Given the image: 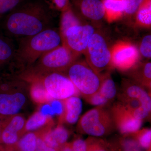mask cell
I'll return each mask as SVG.
<instances>
[{"label":"cell","mask_w":151,"mask_h":151,"mask_svg":"<svg viewBox=\"0 0 151 151\" xmlns=\"http://www.w3.org/2000/svg\"><path fill=\"white\" fill-rule=\"evenodd\" d=\"M24 0H0V18L9 13Z\"/></svg>","instance_id":"cell-29"},{"label":"cell","mask_w":151,"mask_h":151,"mask_svg":"<svg viewBox=\"0 0 151 151\" xmlns=\"http://www.w3.org/2000/svg\"><path fill=\"white\" fill-rule=\"evenodd\" d=\"M96 106L84 113L76 126L77 132L82 134L101 137L113 133L115 129L110 108Z\"/></svg>","instance_id":"cell-5"},{"label":"cell","mask_w":151,"mask_h":151,"mask_svg":"<svg viewBox=\"0 0 151 151\" xmlns=\"http://www.w3.org/2000/svg\"><path fill=\"white\" fill-rule=\"evenodd\" d=\"M112 67L127 71L137 63L139 52L137 48L129 43L116 44L111 50Z\"/></svg>","instance_id":"cell-10"},{"label":"cell","mask_w":151,"mask_h":151,"mask_svg":"<svg viewBox=\"0 0 151 151\" xmlns=\"http://www.w3.org/2000/svg\"><path fill=\"white\" fill-rule=\"evenodd\" d=\"M26 120L21 114L11 116L3 129L1 145L4 146L15 145L24 134Z\"/></svg>","instance_id":"cell-12"},{"label":"cell","mask_w":151,"mask_h":151,"mask_svg":"<svg viewBox=\"0 0 151 151\" xmlns=\"http://www.w3.org/2000/svg\"><path fill=\"white\" fill-rule=\"evenodd\" d=\"M2 146L3 151H19L17 150L15 145L12 146Z\"/></svg>","instance_id":"cell-37"},{"label":"cell","mask_w":151,"mask_h":151,"mask_svg":"<svg viewBox=\"0 0 151 151\" xmlns=\"http://www.w3.org/2000/svg\"><path fill=\"white\" fill-rule=\"evenodd\" d=\"M122 135L108 141L110 151H142L134 139L127 135Z\"/></svg>","instance_id":"cell-20"},{"label":"cell","mask_w":151,"mask_h":151,"mask_svg":"<svg viewBox=\"0 0 151 151\" xmlns=\"http://www.w3.org/2000/svg\"><path fill=\"white\" fill-rule=\"evenodd\" d=\"M30 83L18 74L0 78V115L19 114L27 104Z\"/></svg>","instance_id":"cell-3"},{"label":"cell","mask_w":151,"mask_h":151,"mask_svg":"<svg viewBox=\"0 0 151 151\" xmlns=\"http://www.w3.org/2000/svg\"><path fill=\"white\" fill-rule=\"evenodd\" d=\"M98 92L111 103L117 96L116 84L110 73H106L103 75L102 82Z\"/></svg>","instance_id":"cell-22"},{"label":"cell","mask_w":151,"mask_h":151,"mask_svg":"<svg viewBox=\"0 0 151 151\" xmlns=\"http://www.w3.org/2000/svg\"><path fill=\"white\" fill-rule=\"evenodd\" d=\"M140 51L143 56L150 58L151 57V36H145L142 39L140 47Z\"/></svg>","instance_id":"cell-32"},{"label":"cell","mask_w":151,"mask_h":151,"mask_svg":"<svg viewBox=\"0 0 151 151\" xmlns=\"http://www.w3.org/2000/svg\"><path fill=\"white\" fill-rule=\"evenodd\" d=\"M58 151H73L70 142H66L58 149Z\"/></svg>","instance_id":"cell-36"},{"label":"cell","mask_w":151,"mask_h":151,"mask_svg":"<svg viewBox=\"0 0 151 151\" xmlns=\"http://www.w3.org/2000/svg\"><path fill=\"white\" fill-rule=\"evenodd\" d=\"M37 134V143L35 151H58V149L53 148L47 146L38 134V132Z\"/></svg>","instance_id":"cell-34"},{"label":"cell","mask_w":151,"mask_h":151,"mask_svg":"<svg viewBox=\"0 0 151 151\" xmlns=\"http://www.w3.org/2000/svg\"><path fill=\"white\" fill-rule=\"evenodd\" d=\"M38 134L49 147L58 149L67 142L69 138L68 131L63 126L58 125L54 129L47 127L37 131Z\"/></svg>","instance_id":"cell-14"},{"label":"cell","mask_w":151,"mask_h":151,"mask_svg":"<svg viewBox=\"0 0 151 151\" xmlns=\"http://www.w3.org/2000/svg\"><path fill=\"white\" fill-rule=\"evenodd\" d=\"M50 10L40 2L20 4L7 15L4 29L8 35L17 39L35 35L51 28Z\"/></svg>","instance_id":"cell-1"},{"label":"cell","mask_w":151,"mask_h":151,"mask_svg":"<svg viewBox=\"0 0 151 151\" xmlns=\"http://www.w3.org/2000/svg\"><path fill=\"white\" fill-rule=\"evenodd\" d=\"M95 32L89 24L76 25L69 28L61 37L62 44L79 56L84 53L89 40Z\"/></svg>","instance_id":"cell-9"},{"label":"cell","mask_w":151,"mask_h":151,"mask_svg":"<svg viewBox=\"0 0 151 151\" xmlns=\"http://www.w3.org/2000/svg\"><path fill=\"white\" fill-rule=\"evenodd\" d=\"M38 78L40 79L47 92L54 100L62 101L80 94L72 81L64 73L54 72Z\"/></svg>","instance_id":"cell-8"},{"label":"cell","mask_w":151,"mask_h":151,"mask_svg":"<svg viewBox=\"0 0 151 151\" xmlns=\"http://www.w3.org/2000/svg\"><path fill=\"white\" fill-rule=\"evenodd\" d=\"M84 99L89 104L96 106L102 105L109 106L111 103L105 97H103L98 91L92 95L85 97Z\"/></svg>","instance_id":"cell-30"},{"label":"cell","mask_w":151,"mask_h":151,"mask_svg":"<svg viewBox=\"0 0 151 151\" xmlns=\"http://www.w3.org/2000/svg\"><path fill=\"white\" fill-rule=\"evenodd\" d=\"M53 121L51 116L42 111H37L26 120L25 133L35 132L47 127H52Z\"/></svg>","instance_id":"cell-18"},{"label":"cell","mask_w":151,"mask_h":151,"mask_svg":"<svg viewBox=\"0 0 151 151\" xmlns=\"http://www.w3.org/2000/svg\"><path fill=\"white\" fill-rule=\"evenodd\" d=\"M16 49L11 42L0 37V67L12 63Z\"/></svg>","instance_id":"cell-25"},{"label":"cell","mask_w":151,"mask_h":151,"mask_svg":"<svg viewBox=\"0 0 151 151\" xmlns=\"http://www.w3.org/2000/svg\"><path fill=\"white\" fill-rule=\"evenodd\" d=\"M37 138V131L28 132L22 136L15 146L19 151H35Z\"/></svg>","instance_id":"cell-24"},{"label":"cell","mask_w":151,"mask_h":151,"mask_svg":"<svg viewBox=\"0 0 151 151\" xmlns=\"http://www.w3.org/2000/svg\"><path fill=\"white\" fill-rule=\"evenodd\" d=\"M84 98L99 91L103 75L97 74L86 62L76 60L64 73Z\"/></svg>","instance_id":"cell-6"},{"label":"cell","mask_w":151,"mask_h":151,"mask_svg":"<svg viewBox=\"0 0 151 151\" xmlns=\"http://www.w3.org/2000/svg\"><path fill=\"white\" fill-rule=\"evenodd\" d=\"M11 116H5L0 115V145L1 142V137L4 127L6 123Z\"/></svg>","instance_id":"cell-35"},{"label":"cell","mask_w":151,"mask_h":151,"mask_svg":"<svg viewBox=\"0 0 151 151\" xmlns=\"http://www.w3.org/2000/svg\"><path fill=\"white\" fill-rule=\"evenodd\" d=\"M85 141L86 151H110L108 141L101 137L89 136Z\"/></svg>","instance_id":"cell-28"},{"label":"cell","mask_w":151,"mask_h":151,"mask_svg":"<svg viewBox=\"0 0 151 151\" xmlns=\"http://www.w3.org/2000/svg\"><path fill=\"white\" fill-rule=\"evenodd\" d=\"M54 1V0H44L45 4H46L48 6L50 4Z\"/></svg>","instance_id":"cell-38"},{"label":"cell","mask_w":151,"mask_h":151,"mask_svg":"<svg viewBox=\"0 0 151 151\" xmlns=\"http://www.w3.org/2000/svg\"><path fill=\"white\" fill-rule=\"evenodd\" d=\"M18 39V47L12 63L19 70L18 74L30 67L45 53L62 45L59 32L51 28Z\"/></svg>","instance_id":"cell-2"},{"label":"cell","mask_w":151,"mask_h":151,"mask_svg":"<svg viewBox=\"0 0 151 151\" xmlns=\"http://www.w3.org/2000/svg\"><path fill=\"white\" fill-rule=\"evenodd\" d=\"M84 54L86 63L97 74L112 66L111 50L105 38L99 33L92 35Z\"/></svg>","instance_id":"cell-7"},{"label":"cell","mask_w":151,"mask_h":151,"mask_svg":"<svg viewBox=\"0 0 151 151\" xmlns=\"http://www.w3.org/2000/svg\"><path fill=\"white\" fill-rule=\"evenodd\" d=\"M124 3V14L132 15L136 14L144 0H122Z\"/></svg>","instance_id":"cell-31"},{"label":"cell","mask_w":151,"mask_h":151,"mask_svg":"<svg viewBox=\"0 0 151 151\" xmlns=\"http://www.w3.org/2000/svg\"><path fill=\"white\" fill-rule=\"evenodd\" d=\"M73 151H86V142L85 140L80 138H77L70 142Z\"/></svg>","instance_id":"cell-33"},{"label":"cell","mask_w":151,"mask_h":151,"mask_svg":"<svg viewBox=\"0 0 151 151\" xmlns=\"http://www.w3.org/2000/svg\"><path fill=\"white\" fill-rule=\"evenodd\" d=\"M127 71L130 79L148 89L151 92V62L137 63Z\"/></svg>","instance_id":"cell-16"},{"label":"cell","mask_w":151,"mask_h":151,"mask_svg":"<svg viewBox=\"0 0 151 151\" xmlns=\"http://www.w3.org/2000/svg\"><path fill=\"white\" fill-rule=\"evenodd\" d=\"M63 110L60 117L59 124H73L78 121L82 110V101L78 96H72L62 100Z\"/></svg>","instance_id":"cell-15"},{"label":"cell","mask_w":151,"mask_h":151,"mask_svg":"<svg viewBox=\"0 0 151 151\" xmlns=\"http://www.w3.org/2000/svg\"><path fill=\"white\" fill-rule=\"evenodd\" d=\"M79 7L81 13L89 19L99 21L105 17V9L100 0H81Z\"/></svg>","instance_id":"cell-17"},{"label":"cell","mask_w":151,"mask_h":151,"mask_svg":"<svg viewBox=\"0 0 151 151\" xmlns=\"http://www.w3.org/2000/svg\"><path fill=\"white\" fill-rule=\"evenodd\" d=\"M78 56L62 44L44 54L30 67L18 75L28 81L49 73H64Z\"/></svg>","instance_id":"cell-4"},{"label":"cell","mask_w":151,"mask_h":151,"mask_svg":"<svg viewBox=\"0 0 151 151\" xmlns=\"http://www.w3.org/2000/svg\"><path fill=\"white\" fill-rule=\"evenodd\" d=\"M136 18L139 24L144 27L151 24V0H144L136 12Z\"/></svg>","instance_id":"cell-26"},{"label":"cell","mask_w":151,"mask_h":151,"mask_svg":"<svg viewBox=\"0 0 151 151\" xmlns=\"http://www.w3.org/2000/svg\"><path fill=\"white\" fill-rule=\"evenodd\" d=\"M80 24H81L80 20L70 6H69L68 8L62 12L59 32L61 37L63 36L69 28Z\"/></svg>","instance_id":"cell-23"},{"label":"cell","mask_w":151,"mask_h":151,"mask_svg":"<svg viewBox=\"0 0 151 151\" xmlns=\"http://www.w3.org/2000/svg\"><path fill=\"white\" fill-rule=\"evenodd\" d=\"M28 81L30 83L29 95L35 103L43 105L54 100L47 92L40 78H34Z\"/></svg>","instance_id":"cell-19"},{"label":"cell","mask_w":151,"mask_h":151,"mask_svg":"<svg viewBox=\"0 0 151 151\" xmlns=\"http://www.w3.org/2000/svg\"><path fill=\"white\" fill-rule=\"evenodd\" d=\"M125 135H128L134 139L142 149L147 150L151 148V129L144 128L142 129H139L136 132Z\"/></svg>","instance_id":"cell-27"},{"label":"cell","mask_w":151,"mask_h":151,"mask_svg":"<svg viewBox=\"0 0 151 151\" xmlns=\"http://www.w3.org/2000/svg\"><path fill=\"white\" fill-rule=\"evenodd\" d=\"M119 94L130 98H136L142 102L146 109L151 111L150 94L145 88L130 79L124 78L122 81L121 92Z\"/></svg>","instance_id":"cell-13"},{"label":"cell","mask_w":151,"mask_h":151,"mask_svg":"<svg viewBox=\"0 0 151 151\" xmlns=\"http://www.w3.org/2000/svg\"><path fill=\"white\" fill-rule=\"evenodd\" d=\"M110 111L115 129L122 135L133 133L140 129L143 121L134 118L120 102L114 103Z\"/></svg>","instance_id":"cell-11"},{"label":"cell","mask_w":151,"mask_h":151,"mask_svg":"<svg viewBox=\"0 0 151 151\" xmlns=\"http://www.w3.org/2000/svg\"><path fill=\"white\" fill-rule=\"evenodd\" d=\"M146 151H151V148L148 149V150H146Z\"/></svg>","instance_id":"cell-39"},{"label":"cell","mask_w":151,"mask_h":151,"mask_svg":"<svg viewBox=\"0 0 151 151\" xmlns=\"http://www.w3.org/2000/svg\"><path fill=\"white\" fill-rule=\"evenodd\" d=\"M105 9V17L108 22L119 19L124 14V3L122 0H103Z\"/></svg>","instance_id":"cell-21"}]
</instances>
